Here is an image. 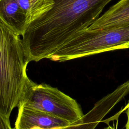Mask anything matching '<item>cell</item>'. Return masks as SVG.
Segmentation results:
<instances>
[{"instance_id": "obj_10", "label": "cell", "mask_w": 129, "mask_h": 129, "mask_svg": "<svg viewBox=\"0 0 129 129\" xmlns=\"http://www.w3.org/2000/svg\"><path fill=\"white\" fill-rule=\"evenodd\" d=\"M0 129H15L12 127L10 117H8L0 112Z\"/></svg>"}, {"instance_id": "obj_4", "label": "cell", "mask_w": 129, "mask_h": 129, "mask_svg": "<svg viewBox=\"0 0 129 129\" xmlns=\"http://www.w3.org/2000/svg\"><path fill=\"white\" fill-rule=\"evenodd\" d=\"M25 107L44 112L72 123L84 114L76 100L48 84L28 81L20 103Z\"/></svg>"}, {"instance_id": "obj_5", "label": "cell", "mask_w": 129, "mask_h": 129, "mask_svg": "<svg viewBox=\"0 0 129 129\" xmlns=\"http://www.w3.org/2000/svg\"><path fill=\"white\" fill-rule=\"evenodd\" d=\"M128 93L127 88L120 85L98 101L93 108L80 119L68 126L56 129H95L106 115Z\"/></svg>"}, {"instance_id": "obj_1", "label": "cell", "mask_w": 129, "mask_h": 129, "mask_svg": "<svg viewBox=\"0 0 129 129\" xmlns=\"http://www.w3.org/2000/svg\"><path fill=\"white\" fill-rule=\"evenodd\" d=\"M53 7L28 25L22 36L28 63L47 58L87 29L112 0H53Z\"/></svg>"}, {"instance_id": "obj_7", "label": "cell", "mask_w": 129, "mask_h": 129, "mask_svg": "<svg viewBox=\"0 0 129 129\" xmlns=\"http://www.w3.org/2000/svg\"><path fill=\"white\" fill-rule=\"evenodd\" d=\"M0 21L20 36L24 34L28 26L17 0H0Z\"/></svg>"}, {"instance_id": "obj_8", "label": "cell", "mask_w": 129, "mask_h": 129, "mask_svg": "<svg viewBox=\"0 0 129 129\" xmlns=\"http://www.w3.org/2000/svg\"><path fill=\"white\" fill-rule=\"evenodd\" d=\"M129 23V0H120L87 29H98Z\"/></svg>"}, {"instance_id": "obj_11", "label": "cell", "mask_w": 129, "mask_h": 129, "mask_svg": "<svg viewBox=\"0 0 129 129\" xmlns=\"http://www.w3.org/2000/svg\"><path fill=\"white\" fill-rule=\"evenodd\" d=\"M127 116V121L125 124V129H129V101L124 108Z\"/></svg>"}, {"instance_id": "obj_6", "label": "cell", "mask_w": 129, "mask_h": 129, "mask_svg": "<svg viewBox=\"0 0 129 129\" xmlns=\"http://www.w3.org/2000/svg\"><path fill=\"white\" fill-rule=\"evenodd\" d=\"M15 129H56L70 125L69 122L37 110L19 105Z\"/></svg>"}, {"instance_id": "obj_9", "label": "cell", "mask_w": 129, "mask_h": 129, "mask_svg": "<svg viewBox=\"0 0 129 129\" xmlns=\"http://www.w3.org/2000/svg\"><path fill=\"white\" fill-rule=\"evenodd\" d=\"M24 13L28 25L53 6V0H17Z\"/></svg>"}, {"instance_id": "obj_2", "label": "cell", "mask_w": 129, "mask_h": 129, "mask_svg": "<svg viewBox=\"0 0 129 129\" xmlns=\"http://www.w3.org/2000/svg\"><path fill=\"white\" fill-rule=\"evenodd\" d=\"M22 40L0 21V112L10 117L30 79Z\"/></svg>"}, {"instance_id": "obj_12", "label": "cell", "mask_w": 129, "mask_h": 129, "mask_svg": "<svg viewBox=\"0 0 129 129\" xmlns=\"http://www.w3.org/2000/svg\"><path fill=\"white\" fill-rule=\"evenodd\" d=\"M103 129H116V128H115L114 127H112V126H108L107 127H105L104 128H103Z\"/></svg>"}, {"instance_id": "obj_3", "label": "cell", "mask_w": 129, "mask_h": 129, "mask_svg": "<svg viewBox=\"0 0 129 129\" xmlns=\"http://www.w3.org/2000/svg\"><path fill=\"white\" fill-rule=\"evenodd\" d=\"M128 48L129 23H127L81 31L47 59L62 62Z\"/></svg>"}]
</instances>
